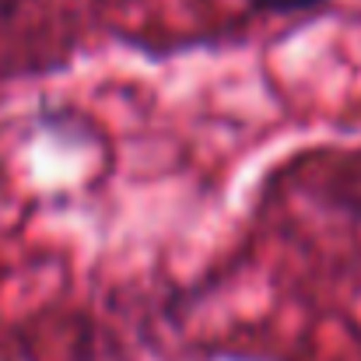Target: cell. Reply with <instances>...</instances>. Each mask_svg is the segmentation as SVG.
<instances>
[{"mask_svg": "<svg viewBox=\"0 0 361 361\" xmlns=\"http://www.w3.org/2000/svg\"><path fill=\"white\" fill-rule=\"evenodd\" d=\"M256 11H270V14H295V11H309L319 7L323 0H249Z\"/></svg>", "mask_w": 361, "mask_h": 361, "instance_id": "obj_1", "label": "cell"}]
</instances>
